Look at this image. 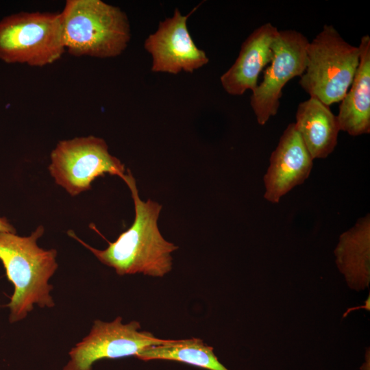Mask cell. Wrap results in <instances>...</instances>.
<instances>
[{"instance_id": "1", "label": "cell", "mask_w": 370, "mask_h": 370, "mask_svg": "<svg viewBox=\"0 0 370 370\" xmlns=\"http://www.w3.org/2000/svg\"><path fill=\"white\" fill-rule=\"evenodd\" d=\"M122 180L128 186L134 204L135 217L129 229L115 241L108 242V247L102 250L85 243L74 233L69 232V234L119 275L142 273L162 278L172 269L171 254L178 249L166 241L159 230L158 220L162 206L140 198L136 180L129 169Z\"/></svg>"}, {"instance_id": "2", "label": "cell", "mask_w": 370, "mask_h": 370, "mask_svg": "<svg viewBox=\"0 0 370 370\" xmlns=\"http://www.w3.org/2000/svg\"><path fill=\"white\" fill-rule=\"evenodd\" d=\"M45 229L39 225L29 236L14 232H0V260L8 279L14 285V293L7 305L9 321L15 323L25 319L34 304L52 308L55 303L49 283L58 269L57 251L45 249L38 245Z\"/></svg>"}, {"instance_id": "3", "label": "cell", "mask_w": 370, "mask_h": 370, "mask_svg": "<svg viewBox=\"0 0 370 370\" xmlns=\"http://www.w3.org/2000/svg\"><path fill=\"white\" fill-rule=\"evenodd\" d=\"M60 13L64 48L73 56L115 58L128 46L130 23L117 6L101 0H67Z\"/></svg>"}, {"instance_id": "4", "label": "cell", "mask_w": 370, "mask_h": 370, "mask_svg": "<svg viewBox=\"0 0 370 370\" xmlns=\"http://www.w3.org/2000/svg\"><path fill=\"white\" fill-rule=\"evenodd\" d=\"M360 58L358 47L345 41L331 25L309 41L306 66L299 84L327 106L341 101L349 90Z\"/></svg>"}, {"instance_id": "5", "label": "cell", "mask_w": 370, "mask_h": 370, "mask_svg": "<svg viewBox=\"0 0 370 370\" xmlns=\"http://www.w3.org/2000/svg\"><path fill=\"white\" fill-rule=\"evenodd\" d=\"M66 51L60 12H21L0 20V60L42 67Z\"/></svg>"}, {"instance_id": "6", "label": "cell", "mask_w": 370, "mask_h": 370, "mask_svg": "<svg viewBox=\"0 0 370 370\" xmlns=\"http://www.w3.org/2000/svg\"><path fill=\"white\" fill-rule=\"evenodd\" d=\"M49 171L71 196L87 191L98 177L123 178L125 165L109 152L106 142L92 135L62 140L50 154Z\"/></svg>"}, {"instance_id": "7", "label": "cell", "mask_w": 370, "mask_h": 370, "mask_svg": "<svg viewBox=\"0 0 370 370\" xmlns=\"http://www.w3.org/2000/svg\"><path fill=\"white\" fill-rule=\"evenodd\" d=\"M140 328L136 321L123 323L121 317L110 322L95 320L88 334L69 352L70 360L63 370H92L99 360L136 357L145 348L169 340L140 331Z\"/></svg>"}, {"instance_id": "8", "label": "cell", "mask_w": 370, "mask_h": 370, "mask_svg": "<svg viewBox=\"0 0 370 370\" xmlns=\"http://www.w3.org/2000/svg\"><path fill=\"white\" fill-rule=\"evenodd\" d=\"M308 42V38L298 31L278 30L271 45L270 66L250 97V105L259 125H265L278 113L282 89L287 82L304 73Z\"/></svg>"}, {"instance_id": "9", "label": "cell", "mask_w": 370, "mask_h": 370, "mask_svg": "<svg viewBox=\"0 0 370 370\" xmlns=\"http://www.w3.org/2000/svg\"><path fill=\"white\" fill-rule=\"evenodd\" d=\"M195 10L183 15L175 8L173 15L160 21L158 29L146 38L144 48L151 57L152 72L193 73L209 62L206 52L195 45L188 29V18Z\"/></svg>"}, {"instance_id": "10", "label": "cell", "mask_w": 370, "mask_h": 370, "mask_svg": "<svg viewBox=\"0 0 370 370\" xmlns=\"http://www.w3.org/2000/svg\"><path fill=\"white\" fill-rule=\"evenodd\" d=\"M313 160L294 123L288 124L272 152L269 166L263 177L264 198L273 204L309 177Z\"/></svg>"}, {"instance_id": "11", "label": "cell", "mask_w": 370, "mask_h": 370, "mask_svg": "<svg viewBox=\"0 0 370 370\" xmlns=\"http://www.w3.org/2000/svg\"><path fill=\"white\" fill-rule=\"evenodd\" d=\"M278 32L275 26L267 23L243 41L235 62L220 77L227 93L240 96L247 90L252 92L256 89L260 73L272 60L271 45Z\"/></svg>"}, {"instance_id": "12", "label": "cell", "mask_w": 370, "mask_h": 370, "mask_svg": "<svg viewBox=\"0 0 370 370\" xmlns=\"http://www.w3.org/2000/svg\"><path fill=\"white\" fill-rule=\"evenodd\" d=\"M359 64L350 89L341 101L336 115L340 130L357 136L370 133V37L358 46Z\"/></svg>"}, {"instance_id": "13", "label": "cell", "mask_w": 370, "mask_h": 370, "mask_svg": "<svg viewBox=\"0 0 370 370\" xmlns=\"http://www.w3.org/2000/svg\"><path fill=\"white\" fill-rule=\"evenodd\" d=\"M295 127L312 160L325 158L334 150L340 127L329 106L310 97L297 109Z\"/></svg>"}, {"instance_id": "14", "label": "cell", "mask_w": 370, "mask_h": 370, "mask_svg": "<svg viewBox=\"0 0 370 370\" xmlns=\"http://www.w3.org/2000/svg\"><path fill=\"white\" fill-rule=\"evenodd\" d=\"M369 245L370 216L367 214L340 236L335 249L338 267L347 278L369 279Z\"/></svg>"}, {"instance_id": "15", "label": "cell", "mask_w": 370, "mask_h": 370, "mask_svg": "<svg viewBox=\"0 0 370 370\" xmlns=\"http://www.w3.org/2000/svg\"><path fill=\"white\" fill-rule=\"evenodd\" d=\"M136 358L144 361L173 360L208 370H229L220 362L213 347L197 338L169 339L165 343L145 348Z\"/></svg>"}, {"instance_id": "16", "label": "cell", "mask_w": 370, "mask_h": 370, "mask_svg": "<svg viewBox=\"0 0 370 370\" xmlns=\"http://www.w3.org/2000/svg\"><path fill=\"white\" fill-rule=\"evenodd\" d=\"M8 232L16 233L15 228L10 223L5 217H0V232Z\"/></svg>"}]
</instances>
